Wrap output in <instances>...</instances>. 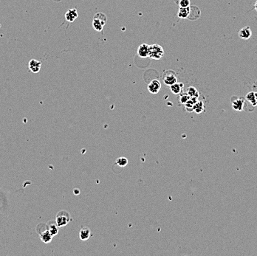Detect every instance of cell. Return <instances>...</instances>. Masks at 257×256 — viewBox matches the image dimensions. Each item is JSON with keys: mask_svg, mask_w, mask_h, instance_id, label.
Returning a JSON list of instances; mask_svg holds the SVG:
<instances>
[{"mask_svg": "<svg viewBox=\"0 0 257 256\" xmlns=\"http://www.w3.org/2000/svg\"><path fill=\"white\" fill-rule=\"evenodd\" d=\"M36 230H37L38 233L39 234L40 239H41L42 242H44L45 244L50 243L52 240H53V236H52L50 232L47 230V224H43V223L38 224L37 228H36Z\"/></svg>", "mask_w": 257, "mask_h": 256, "instance_id": "6da1fadb", "label": "cell"}, {"mask_svg": "<svg viewBox=\"0 0 257 256\" xmlns=\"http://www.w3.org/2000/svg\"><path fill=\"white\" fill-rule=\"evenodd\" d=\"M107 23V16L104 13H98L95 15L93 21V27L94 30L98 32L102 31L103 27Z\"/></svg>", "mask_w": 257, "mask_h": 256, "instance_id": "7a4b0ae2", "label": "cell"}, {"mask_svg": "<svg viewBox=\"0 0 257 256\" xmlns=\"http://www.w3.org/2000/svg\"><path fill=\"white\" fill-rule=\"evenodd\" d=\"M164 55L163 48L158 44L149 45V57L154 60H160Z\"/></svg>", "mask_w": 257, "mask_h": 256, "instance_id": "3957f363", "label": "cell"}, {"mask_svg": "<svg viewBox=\"0 0 257 256\" xmlns=\"http://www.w3.org/2000/svg\"><path fill=\"white\" fill-rule=\"evenodd\" d=\"M71 221V216L70 213L66 210H61L57 213L55 216V222L59 228L66 226Z\"/></svg>", "mask_w": 257, "mask_h": 256, "instance_id": "277c9868", "label": "cell"}, {"mask_svg": "<svg viewBox=\"0 0 257 256\" xmlns=\"http://www.w3.org/2000/svg\"><path fill=\"white\" fill-rule=\"evenodd\" d=\"M163 83L166 86H171L177 82V77L174 71L168 70L164 73Z\"/></svg>", "mask_w": 257, "mask_h": 256, "instance_id": "5b68a950", "label": "cell"}, {"mask_svg": "<svg viewBox=\"0 0 257 256\" xmlns=\"http://www.w3.org/2000/svg\"><path fill=\"white\" fill-rule=\"evenodd\" d=\"M147 89H148V91L150 92L151 94L156 95V94H158V92H160L161 89L160 82L158 80H152L149 84L148 86H147Z\"/></svg>", "mask_w": 257, "mask_h": 256, "instance_id": "8992f818", "label": "cell"}, {"mask_svg": "<svg viewBox=\"0 0 257 256\" xmlns=\"http://www.w3.org/2000/svg\"><path fill=\"white\" fill-rule=\"evenodd\" d=\"M231 104L233 109L235 111H241L244 109V105H245V100L241 98H237L234 100L232 99Z\"/></svg>", "mask_w": 257, "mask_h": 256, "instance_id": "52a82bcc", "label": "cell"}, {"mask_svg": "<svg viewBox=\"0 0 257 256\" xmlns=\"http://www.w3.org/2000/svg\"><path fill=\"white\" fill-rule=\"evenodd\" d=\"M137 55L142 59L148 58L149 55V45L146 44H142L137 49Z\"/></svg>", "mask_w": 257, "mask_h": 256, "instance_id": "ba28073f", "label": "cell"}, {"mask_svg": "<svg viewBox=\"0 0 257 256\" xmlns=\"http://www.w3.org/2000/svg\"><path fill=\"white\" fill-rule=\"evenodd\" d=\"M30 70L33 73H38L41 70V62L39 61L36 60V59H31L28 63Z\"/></svg>", "mask_w": 257, "mask_h": 256, "instance_id": "9c48e42d", "label": "cell"}, {"mask_svg": "<svg viewBox=\"0 0 257 256\" xmlns=\"http://www.w3.org/2000/svg\"><path fill=\"white\" fill-rule=\"evenodd\" d=\"M46 224H47V230H48V231L50 232L51 235L53 236V237L59 233V228L58 225H57L56 222H55V221L50 220V221H49Z\"/></svg>", "mask_w": 257, "mask_h": 256, "instance_id": "30bf717a", "label": "cell"}, {"mask_svg": "<svg viewBox=\"0 0 257 256\" xmlns=\"http://www.w3.org/2000/svg\"><path fill=\"white\" fill-rule=\"evenodd\" d=\"M78 18V12L76 9L72 8L68 10L65 13V19L68 22H73Z\"/></svg>", "mask_w": 257, "mask_h": 256, "instance_id": "8fae6325", "label": "cell"}, {"mask_svg": "<svg viewBox=\"0 0 257 256\" xmlns=\"http://www.w3.org/2000/svg\"><path fill=\"white\" fill-rule=\"evenodd\" d=\"M251 36H252V32L249 27H245L242 28L239 33V38H241L242 39H249Z\"/></svg>", "mask_w": 257, "mask_h": 256, "instance_id": "7c38bea8", "label": "cell"}, {"mask_svg": "<svg viewBox=\"0 0 257 256\" xmlns=\"http://www.w3.org/2000/svg\"><path fill=\"white\" fill-rule=\"evenodd\" d=\"M171 87V92L174 94V95H180L182 91H183L184 85L182 83H175L173 85L170 86Z\"/></svg>", "mask_w": 257, "mask_h": 256, "instance_id": "4fadbf2b", "label": "cell"}, {"mask_svg": "<svg viewBox=\"0 0 257 256\" xmlns=\"http://www.w3.org/2000/svg\"><path fill=\"white\" fill-rule=\"evenodd\" d=\"M91 236V230L88 228H84L80 230L79 237L81 241H87Z\"/></svg>", "mask_w": 257, "mask_h": 256, "instance_id": "5bb4252c", "label": "cell"}, {"mask_svg": "<svg viewBox=\"0 0 257 256\" xmlns=\"http://www.w3.org/2000/svg\"><path fill=\"white\" fill-rule=\"evenodd\" d=\"M190 15V7H180L177 16L180 19H186Z\"/></svg>", "mask_w": 257, "mask_h": 256, "instance_id": "9a60e30c", "label": "cell"}, {"mask_svg": "<svg viewBox=\"0 0 257 256\" xmlns=\"http://www.w3.org/2000/svg\"><path fill=\"white\" fill-rule=\"evenodd\" d=\"M194 111L197 113V114H201L205 110V106L203 101H197L196 103H194L193 107Z\"/></svg>", "mask_w": 257, "mask_h": 256, "instance_id": "2e32d148", "label": "cell"}, {"mask_svg": "<svg viewBox=\"0 0 257 256\" xmlns=\"http://www.w3.org/2000/svg\"><path fill=\"white\" fill-rule=\"evenodd\" d=\"M246 100L248 102H250V103L254 106H257V102L256 100V96H255V92H248V93L246 95Z\"/></svg>", "mask_w": 257, "mask_h": 256, "instance_id": "e0dca14e", "label": "cell"}, {"mask_svg": "<svg viewBox=\"0 0 257 256\" xmlns=\"http://www.w3.org/2000/svg\"><path fill=\"white\" fill-rule=\"evenodd\" d=\"M187 93H188V95L190 96V98L191 97L199 98V94L198 91H197V89L195 87H194V86H190V87L188 88Z\"/></svg>", "mask_w": 257, "mask_h": 256, "instance_id": "ac0fdd59", "label": "cell"}, {"mask_svg": "<svg viewBox=\"0 0 257 256\" xmlns=\"http://www.w3.org/2000/svg\"><path fill=\"white\" fill-rule=\"evenodd\" d=\"M128 163V159L126 158V157H119L116 159V164L118 165V166L120 167H122V168H124V167H126V165H127Z\"/></svg>", "mask_w": 257, "mask_h": 256, "instance_id": "d6986e66", "label": "cell"}, {"mask_svg": "<svg viewBox=\"0 0 257 256\" xmlns=\"http://www.w3.org/2000/svg\"><path fill=\"white\" fill-rule=\"evenodd\" d=\"M184 105H185V110H186L188 112H193L194 111L193 107H194V103L191 99H189V101H188L187 103H185Z\"/></svg>", "mask_w": 257, "mask_h": 256, "instance_id": "ffe728a7", "label": "cell"}, {"mask_svg": "<svg viewBox=\"0 0 257 256\" xmlns=\"http://www.w3.org/2000/svg\"><path fill=\"white\" fill-rule=\"evenodd\" d=\"M189 99H190V96L188 95V93L186 92V93H183L180 95V102L181 104L184 105L185 103H187V102L189 101Z\"/></svg>", "mask_w": 257, "mask_h": 256, "instance_id": "44dd1931", "label": "cell"}, {"mask_svg": "<svg viewBox=\"0 0 257 256\" xmlns=\"http://www.w3.org/2000/svg\"><path fill=\"white\" fill-rule=\"evenodd\" d=\"M176 3L180 5V7H190V0H178Z\"/></svg>", "mask_w": 257, "mask_h": 256, "instance_id": "7402d4cb", "label": "cell"}, {"mask_svg": "<svg viewBox=\"0 0 257 256\" xmlns=\"http://www.w3.org/2000/svg\"><path fill=\"white\" fill-rule=\"evenodd\" d=\"M74 193L76 194V195H78V194L80 193V190L78 189H75L74 190Z\"/></svg>", "mask_w": 257, "mask_h": 256, "instance_id": "603a6c76", "label": "cell"}, {"mask_svg": "<svg viewBox=\"0 0 257 256\" xmlns=\"http://www.w3.org/2000/svg\"><path fill=\"white\" fill-rule=\"evenodd\" d=\"M254 7H255V9H256V11H257V2H256V4H255V6H254Z\"/></svg>", "mask_w": 257, "mask_h": 256, "instance_id": "cb8c5ba5", "label": "cell"}, {"mask_svg": "<svg viewBox=\"0 0 257 256\" xmlns=\"http://www.w3.org/2000/svg\"><path fill=\"white\" fill-rule=\"evenodd\" d=\"M255 96H256V102H257V92H255Z\"/></svg>", "mask_w": 257, "mask_h": 256, "instance_id": "d4e9b609", "label": "cell"}]
</instances>
